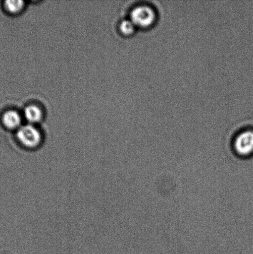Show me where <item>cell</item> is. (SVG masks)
I'll return each instance as SVG.
<instances>
[{"label": "cell", "instance_id": "cell-4", "mask_svg": "<svg viewBox=\"0 0 253 254\" xmlns=\"http://www.w3.org/2000/svg\"><path fill=\"white\" fill-rule=\"evenodd\" d=\"M2 122L7 128L9 129L19 128L21 123V118L19 114L16 111L9 110L2 114Z\"/></svg>", "mask_w": 253, "mask_h": 254}, {"label": "cell", "instance_id": "cell-6", "mask_svg": "<svg viewBox=\"0 0 253 254\" xmlns=\"http://www.w3.org/2000/svg\"><path fill=\"white\" fill-rule=\"evenodd\" d=\"M24 2L22 0H7L4 2V6L9 12H16L21 11L24 6Z\"/></svg>", "mask_w": 253, "mask_h": 254}, {"label": "cell", "instance_id": "cell-1", "mask_svg": "<svg viewBox=\"0 0 253 254\" xmlns=\"http://www.w3.org/2000/svg\"><path fill=\"white\" fill-rule=\"evenodd\" d=\"M16 136L19 144L25 149L29 150L38 148L42 143L41 132L31 124L20 127L17 129Z\"/></svg>", "mask_w": 253, "mask_h": 254}, {"label": "cell", "instance_id": "cell-7", "mask_svg": "<svg viewBox=\"0 0 253 254\" xmlns=\"http://www.w3.org/2000/svg\"><path fill=\"white\" fill-rule=\"evenodd\" d=\"M135 26L131 20H125L120 24L121 31L126 35L131 34L135 31Z\"/></svg>", "mask_w": 253, "mask_h": 254}, {"label": "cell", "instance_id": "cell-3", "mask_svg": "<svg viewBox=\"0 0 253 254\" xmlns=\"http://www.w3.org/2000/svg\"><path fill=\"white\" fill-rule=\"evenodd\" d=\"M155 19V14L151 7L140 6L135 7L131 12V21L135 26L142 27L150 26Z\"/></svg>", "mask_w": 253, "mask_h": 254}, {"label": "cell", "instance_id": "cell-5", "mask_svg": "<svg viewBox=\"0 0 253 254\" xmlns=\"http://www.w3.org/2000/svg\"><path fill=\"white\" fill-rule=\"evenodd\" d=\"M24 115L30 123H36L41 121L42 112L38 106L30 105L24 109Z\"/></svg>", "mask_w": 253, "mask_h": 254}, {"label": "cell", "instance_id": "cell-2", "mask_svg": "<svg viewBox=\"0 0 253 254\" xmlns=\"http://www.w3.org/2000/svg\"><path fill=\"white\" fill-rule=\"evenodd\" d=\"M232 155L244 159L253 154V131H245L235 137L232 144Z\"/></svg>", "mask_w": 253, "mask_h": 254}]
</instances>
